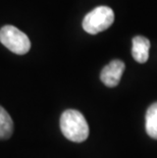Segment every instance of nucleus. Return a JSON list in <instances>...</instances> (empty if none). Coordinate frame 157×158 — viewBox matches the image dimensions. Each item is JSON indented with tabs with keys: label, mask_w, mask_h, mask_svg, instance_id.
Returning a JSON list of instances; mask_svg holds the SVG:
<instances>
[{
	"label": "nucleus",
	"mask_w": 157,
	"mask_h": 158,
	"mask_svg": "<svg viewBox=\"0 0 157 158\" xmlns=\"http://www.w3.org/2000/svg\"><path fill=\"white\" fill-rule=\"evenodd\" d=\"M150 41L143 36H137L133 39L132 55L139 63H145L149 57Z\"/></svg>",
	"instance_id": "nucleus-5"
},
{
	"label": "nucleus",
	"mask_w": 157,
	"mask_h": 158,
	"mask_svg": "<svg viewBox=\"0 0 157 158\" xmlns=\"http://www.w3.org/2000/svg\"><path fill=\"white\" fill-rule=\"evenodd\" d=\"M114 12L108 6H98L84 18L83 29L91 35L105 31L113 23Z\"/></svg>",
	"instance_id": "nucleus-2"
},
{
	"label": "nucleus",
	"mask_w": 157,
	"mask_h": 158,
	"mask_svg": "<svg viewBox=\"0 0 157 158\" xmlns=\"http://www.w3.org/2000/svg\"><path fill=\"white\" fill-rule=\"evenodd\" d=\"M146 132L157 140V102L153 103L146 112Z\"/></svg>",
	"instance_id": "nucleus-7"
},
{
	"label": "nucleus",
	"mask_w": 157,
	"mask_h": 158,
	"mask_svg": "<svg viewBox=\"0 0 157 158\" xmlns=\"http://www.w3.org/2000/svg\"><path fill=\"white\" fill-rule=\"evenodd\" d=\"M60 129L66 139L81 143L89 136V126L84 115L75 109H68L61 114Z\"/></svg>",
	"instance_id": "nucleus-1"
},
{
	"label": "nucleus",
	"mask_w": 157,
	"mask_h": 158,
	"mask_svg": "<svg viewBox=\"0 0 157 158\" xmlns=\"http://www.w3.org/2000/svg\"><path fill=\"white\" fill-rule=\"evenodd\" d=\"M13 133V122L8 112L0 106V140H6Z\"/></svg>",
	"instance_id": "nucleus-6"
},
{
	"label": "nucleus",
	"mask_w": 157,
	"mask_h": 158,
	"mask_svg": "<svg viewBox=\"0 0 157 158\" xmlns=\"http://www.w3.org/2000/svg\"><path fill=\"white\" fill-rule=\"evenodd\" d=\"M0 42L18 55L26 54L31 48L29 37L13 26H4L0 30Z\"/></svg>",
	"instance_id": "nucleus-3"
},
{
	"label": "nucleus",
	"mask_w": 157,
	"mask_h": 158,
	"mask_svg": "<svg viewBox=\"0 0 157 158\" xmlns=\"http://www.w3.org/2000/svg\"><path fill=\"white\" fill-rule=\"evenodd\" d=\"M125 69H126L125 63L122 60L118 59L112 60L111 62L108 63L102 69L101 75H100V79H101V81L105 86L109 87V88H113V87L118 85L122 73L125 72Z\"/></svg>",
	"instance_id": "nucleus-4"
}]
</instances>
